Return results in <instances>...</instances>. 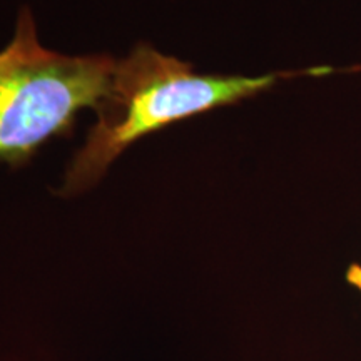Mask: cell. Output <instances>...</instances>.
Returning a JSON list of instances; mask_svg holds the SVG:
<instances>
[{"mask_svg":"<svg viewBox=\"0 0 361 361\" xmlns=\"http://www.w3.org/2000/svg\"><path fill=\"white\" fill-rule=\"evenodd\" d=\"M301 72L256 78L197 74L189 62L164 56L146 42L137 44L128 57L116 62L109 92L96 109L97 123L67 168L59 194L87 191L126 149L147 134L258 96L278 80Z\"/></svg>","mask_w":361,"mask_h":361,"instance_id":"6da1fadb","label":"cell"},{"mask_svg":"<svg viewBox=\"0 0 361 361\" xmlns=\"http://www.w3.org/2000/svg\"><path fill=\"white\" fill-rule=\"evenodd\" d=\"M114 59L107 54L64 56L39 42L29 7L0 51V162L19 168L54 137L74 129L82 109L107 96Z\"/></svg>","mask_w":361,"mask_h":361,"instance_id":"7a4b0ae2","label":"cell"},{"mask_svg":"<svg viewBox=\"0 0 361 361\" xmlns=\"http://www.w3.org/2000/svg\"><path fill=\"white\" fill-rule=\"evenodd\" d=\"M346 281L361 293V264H351L346 271Z\"/></svg>","mask_w":361,"mask_h":361,"instance_id":"3957f363","label":"cell"}]
</instances>
